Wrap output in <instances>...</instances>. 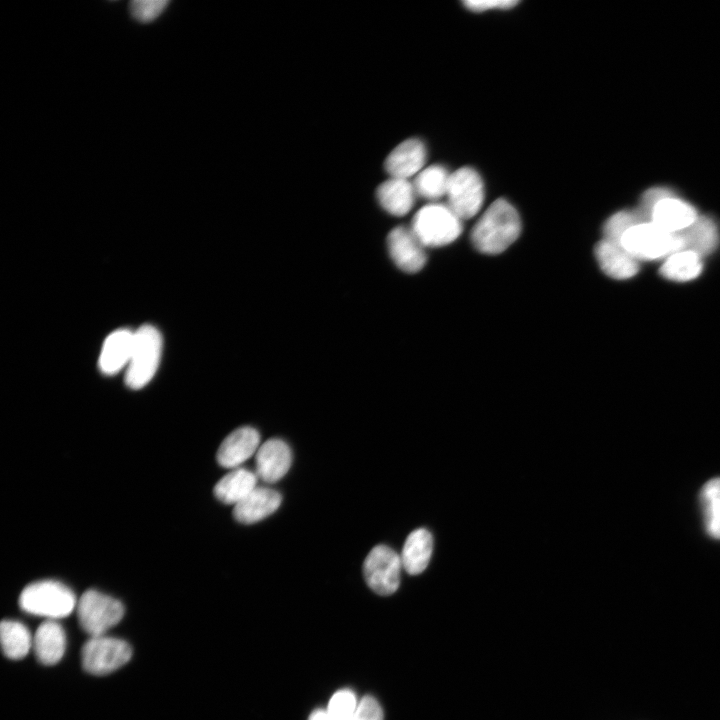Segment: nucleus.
<instances>
[{
    "mask_svg": "<svg viewBox=\"0 0 720 720\" xmlns=\"http://www.w3.org/2000/svg\"><path fill=\"white\" fill-rule=\"evenodd\" d=\"M521 233V219L515 207L504 198L495 200L471 231L473 246L484 254H499Z\"/></svg>",
    "mask_w": 720,
    "mask_h": 720,
    "instance_id": "f257e3e1",
    "label": "nucleus"
},
{
    "mask_svg": "<svg viewBox=\"0 0 720 720\" xmlns=\"http://www.w3.org/2000/svg\"><path fill=\"white\" fill-rule=\"evenodd\" d=\"M21 609L29 614L55 620L68 616L77 606L73 591L54 580H42L26 586L19 596Z\"/></svg>",
    "mask_w": 720,
    "mask_h": 720,
    "instance_id": "f03ea898",
    "label": "nucleus"
},
{
    "mask_svg": "<svg viewBox=\"0 0 720 720\" xmlns=\"http://www.w3.org/2000/svg\"><path fill=\"white\" fill-rule=\"evenodd\" d=\"M462 219L443 203H429L417 211L411 229L425 247H441L462 233Z\"/></svg>",
    "mask_w": 720,
    "mask_h": 720,
    "instance_id": "7ed1b4c3",
    "label": "nucleus"
},
{
    "mask_svg": "<svg viewBox=\"0 0 720 720\" xmlns=\"http://www.w3.org/2000/svg\"><path fill=\"white\" fill-rule=\"evenodd\" d=\"M621 246L639 260H657L684 250L681 232H668L653 222H644L629 229Z\"/></svg>",
    "mask_w": 720,
    "mask_h": 720,
    "instance_id": "20e7f679",
    "label": "nucleus"
},
{
    "mask_svg": "<svg viewBox=\"0 0 720 720\" xmlns=\"http://www.w3.org/2000/svg\"><path fill=\"white\" fill-rule=\"evenodd\" d=\"M162 352V337L152 325L134 331L131 356L126 367L125 383L131 389L147 385L156 373Z\"/></svg>",
    "mask_w": 720,
    "mask_h": 720,
    "instance_id": "39448f33",
    "label": "nucleus"
},
{
    "mask_svg": "<svg viewBox=\"0 0 720 720\" xmlns=\"http://www.w3.org/2000/svg\"><path fill=\"white\" fill-rule=\"evenodd\" d=\"M124 615L123 604L97 590L85 591L77 602V616L81 628L91 637L104 635Z\"/></svg>",
    "mask_w": 720,
    "mask_h": 720,
    "instance_id": "423d86ee",
    "label": "nucleus"
},
{
    "mask_svg": "<svg viewBox=\"0 0 720 720\" xmlns=\"http://www.w3.org/2000/svg\"><path fill=\"white\" fill-rule=\"evenodd\" d=\"M131 656L132 649L126 641L105 635L91 637L81 650L84 670L94 675H105L119 669Z\"/></svg>",
    "mask_w": 720,
    "mask_h": 720,
    "instance_id": "0eeeda50",
    "label": "nucleus"
},
{
    "mask_svg": "<svg viewBox=\"0 0 720 720\" xmlns=\"http://www.w3.org/2000/svg\"><path fill=\"white\" fill-rule=\"evenodd\" d=\"M447 205L462 219L475 216L484 202V183L471 167H461L451 173L447 189Z\"/></svg>",
    "mask_w": 720,
    "mask_h": 720,
    "instance_id": "6e6552de",
    "label": "nucleus"
},
{
    "mask_svg": "<svg viewBox=\"0 0 720 720\" xmlns=\"http://www.w3.org/2000/svg\"><path fill=\"white\" fill-rule=\"evenodd\" d=\"M401 556L386 545L375 546L363 563L367 585L377 594L388 596L396 592L400 584Z\"/></svg>",
    "mask_w": 720,
    "mask_h": 720,
    "instance_id": "1a4fd4ad",
    "label": "nucleus"
},
{
    "mask_svg": "<svg viewBox=\"0 0 720 720\" xmlns=\"http://www.w3.org/2000/svg\"><path fill=\"white\" fill-rule=\"evenodd\" d=\"M386 245L393 263L403 272L416 273L425 266V246L411 228H393L387 236Z\"/></svg>",
    "mask_w": 720,
    "mask_h": 720,
    "instance_id": "9d476101",
    "label": "nucleus"
},
{
    "mask_svg": "<svg viewBox=\"0 0 720 720\" xmlns=\"http://www.w3.org/2000/svg\"><path fill=\"white\" fill-rule=\"evenodd\" d=\"M291 463L292 452L287 443L281 439H268L256 452V475L264 482L274 483L288 472Z\"/></svg>",
    "mask_w": 720,
    "mask_h": 720,
    "instance_id": "9b49d317",
    "label": "nucleus"
},
{
    "mask_svg": "<svg viewBox=\"0 0 720 720\" xmlns=\"http://www.w3.org/2000/svg\"><path fill=\"white\" fill-rule=\"evenodd\" d=\"M260 443L259 432L248 426L231 432L220 444L216 458L225 468H235L257 452Z\"/></svg>",
    "mask_w": 720,
    "mask_h": 720,
    "instance_id": "f8f14e48",
    "label": "nucleus"
},
{
    "mask_svg": "<svg viewBox=\"0 0 720 720\" xmlns=\"http://www.w3.org/2000/svg\"><path fill=\"white\" fill-rule=\"evenodd\" d=\"M426 148L417 138H410L396 146L385 160V170L394 178L409 179L424 167Z\"/></svg>",
    "mask_w": 720,
    "mask_h": 720,
    "instance_id": "ddd939ff",
    "label": "nucleus"
},
{
    "mask_svg": "<svg viewBox=\"0 0 720 720\" xmlns=\"http://www.w3.org/2000/svg\"><path fill=\"white\" fill-rule=\"evenodd\" d=\"M698 217L697 210L691 204L673 194L654 207L651 222L668 232L678 233L691 226Z\"/></svg>",
    "mask_w": 720,
    "mask_h": 720,
    "instance_id": "4468645a",
    "label": "nucleus"
},
{
    "mask_svg": "<svg viewBox=\"0 0 720 720\" xmlns=\"http://www.w3.org/2000/svg\"><path fill=\"white\" fill-rule=\"evenodd\" d=\"M595 257L602 271L613 279H628L639 271V262L635 257L621 245L606 239L595 246Z\"/></svg>",
    "mask_w": 720,
    "mask_h": 720,
    "instance_id": "2eb2a0df",
    "label": "nucleus"
},
{
    "mask_svg": "<svg viewBox=\"0 0 720 720\" xmlns=\"http://www.w3.org/2000/svg\"><path fill=\"white\" fill-rule=\"evenodd\" d=\"M282 502L281 494L266 487H256L234 505L233 516L242 524L256 523L274 513Z\"/></svg>",
    "mask_w": 720,
    "mask_h": 720,
    "instance_id": "dca6fc26",
    "label": "nucleus"
},
{
    "mask_svg": "<svg viewBox=\"0 0 720 720\" xmlns=\"http://www.w3.org/2000/svg\"><path fill=\"white\" fill-rule=\"evenodd\" d=\"M134 342V332L117 329L105 339L100 356L99 368L107 375H113L127 367Z\"/></svg>",
    "mask_w": 720,
    "mask_h": 720,
    "instance_id": "f3484780",
    "label": "nucleus"
},
{
    "mask_svg": "<svg viewBox=\"0 0 720 720\" xmlns=\"http://www.w3.org/2000/svg\"><path fill=\"white\" fill-rule=\"evenodd\" d=\"M32 648L40 663L44 665L58 663L66 648L64 629L55 620L43 622L34 634Z\"/></svg>",
    "mask_w": 720,
    "mask_h": 720,
    "instance_id": "a211bd4d",
    "label": "nucleus"
},
{
    "mask_svg": "<svg viewBox=\"0 0 720 720\" xmlns=\"http://www.w3.org/2000/svg\"><path fill=\"white\" fill-rule=\"evenodd\" d=\"M415 195L413 183L394 177L382 182L376 190L379 205L394 216L407 214L414 205Z\"/></svg>",
    "mask_w": 720,
    "mask_h": 720,
    "instance_id": "6ab92c4d",
    "label": "nucleus"
},
{
    "mask_svg": "<svg viewBox=\"0 0 720 720\" xmlns=\"http://www.w3.org/2000/svg\"><path fill=\"white\" fill-rule=\"evenodd\" d=\"M433 551V537L425 528L412 531L406 538L401 560L410 575L422 573L428 566Z\"/></svg>",
    "mask_w": 720,
    "mask_h": 720,
    "instance_id": "aec40b11",
    "label": "nucleus"
},
{
    "mask_svg": "<svg viewBox=\"0 0 720 720\" xmlns=\"http://www.w3.org/2000/svg\"><path fill=\"white\" fill-rule=\"evenodd\" d=\"M257 480L256 473L244 468H236L216 483L214 495L224 504L236 505L257 487Z\"/></svg>",
    "mask_w": 720,
    "mask_h": 720,
    "instance_id": "412c9836",
    "label": "nucleus"
},
{
    "mask_svg": "<svg viewBox=\"0 0 720 720\" xmlns=\"http://www.w3.org/2000/svg\"><path fill=\"white\" fill-rule=\"evenodd\" d=\"M684 250L692 251L700 257L709 255L718 246L719 230L709 216H699L687 229L681 231Z\"/></svg>",
    "mask_w": 720,
    "mask_h": 720,
    "instance_id": "4be33fe9",
    "label": "nucleus"
},
{
    "mask_svg": "<svg viewBox=\"0 0 720 720\" xmlns=\"http://www.w3.org/2000/svg\"><path fill=\"white\" fill-rule=\"evenodd\" d=\"M702 269V257L692 251L681 250L668 256L659 272L666 279L683 282L697 278Z\"/></svg>",
    "mask_w": 720,
    "mask_h": 720,
    "instance_id": "5701e85b",
    "label": "nucleus"
},
{
    "mask_svg": "<svg viewBox=\"0 0 720 720\" xmlns=\"http://www.w3.org/2000/svg\"><path fill=\"white\" fill-rule=\"evenodd\" d=\"M2 650L10 659L25 657L33 644V638L27 627L14 620H4L0 626Z\"/></svg>",
    "mask_w": 720,
    "mask_h": 720,
    "instance_id": "b1692460",
    "label": "nucleus"
},
{
    "mask_svg": "<svg viewBox=\"0 0 720 720\" xmlns=\"http://www.w3.org/2000/svg\"><path fill=\"white\" fill-rule=\"evenodd\" d=\"M451 173L442 165L423 168L413 183L416 195L428 200H437L446 195Z\"/></svg>",
    "mask_w": 720,
    "mask_h": 720,
    "instance_id": "393cba45",
    "label": "nucleus"
},
{
    "mask_svg": "<svg viewBox=\"0 0 720 720\" xmlns=\"http://www.w3.org/2000/svg\"><path fill=\"white\" fill-rule=\"evenodd\" d=\"M700 503L708 534L720 539V477L709 480L703 486Z\"/></svg>",
    "mask_w": 720,
    "mask_h": 720,
    "instance_id": "a878e982",
    "label": "nucleus"
},
{
    "mask_svg": "<svg viewBox=\"0 0 720 720\" xmlns=\"http://www.w3.org/2000/svg\"><path fill=\"white\" fill-rule=\"evenodd\" d=\"M644 222L647 221L637 209L617 212L605 222L603 226V239L621 245L624 234L629 229Z\"/></svg>",
    "mask_w": 720,
    "mask_h": 720,
    "instance_id": "bb28decb",
    "label": "nucleus"
},
{
    "mask_svg": "<svg viewBox=\"0 0 720 720\" xmlns=\"http://www.w3.org/2000/svg\"><path fill=\"white\" fill-rule=\"evenodd\" d=\"M357 705L358 703L353 691L342 689L331 697L326 710L333 720H350Z\"/></svg>",
    "mask_w": 720,
    "mask_h": 720,
    "instance_id": "cd10ccee",
    "label": "nucleus"
},
{
    "mask_svg": "<svg viewBox=\"0 0 720 720\" xmlns=\"http://www.w3.org/2000/svg\"><path fill=\"white\" fill-rule=\"evenodd\" d=\"M167 5L165 0H134L130 3V13L137 21L149 23L160 16Z\"/></svg>",
    "mask_w": 720,
    "mask_h": 720,
    "instance_id": "c85d7f7f",
    "label": "nucleus"
},
{
    "mask_svg": "<svg viewBox=\"0 0 720 720\" xmlns=\"http://www.w3.org/2000/svg\"><path fill=\"white\" fill-rule=\"evenodd\" d=\"M350 720H383V711L379 703L372 696H364Z\"/></svg>",
    "mask_w": 720,
    "mask_h": 720,
    "instance_id": "c756f323",
    "label": "nucleus"
},
{
    "mask_svg": "<svg viewBox=\"0 0 720 720\" xmlns=\"http://www.w3.org/2000/svg\"><path fill=\"white\" fill-rule=\"evenodd\" d=\"M517 0H467L463 5L474 12H483L491 9H510L516 6Z\"/></svg>",
    "mask_w": 720,
    "mask_h": 720,
    "instance_id": "7c9ffc66",
    "label": "nucleus"
},
{
    "mask_svg": "<svg viewBox=\"0 0 720 720\" xmlns=\"http://www.w3.org/2000/svg\"><path fill=\"white\" fill-rule=\"evenodd\" d=\"M308 720H333V718L330 716L327 710L317 709L310 714Z\"/></svg>",
    "mask_w": 720,
    "mask_h": 720,
    "instance_id": "2f4dec72",
    "label": "nucleus"
}]
</instances>
